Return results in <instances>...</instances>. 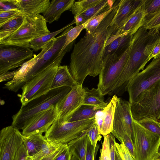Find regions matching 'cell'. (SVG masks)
<instances>
[{
    "label": "cell",
    "instance_id": "obj_23",
    "mask_svg": "<svg viewBox=\"0 0 160 160\" xmlns=\"http://www.w3.org/2000/svg\"><path fill=\"white\" fill-rule=\"evenodd\" d=\"M88 129L68 143L71 155L70 160H85Z\"/></svg>",
    "mask_w": 160,
    "mask_h": 160
},
{
    "label": "cell",
    "instance_id": "obj_21",
    "mask_svg": "<svg viewBox=\"0 0 160 160\" xmlns=\"http://www.w3.org/2000/svg\"><path fill=\"white\" fill-rule=\"evenodd\" d=\"M19 10L24 15L44 13L49 7V0H17Z\"/></svg>",
    "mask_w": 160,
    "mask_h": 160
},
{
    "label": "cell",
    "instance_id": "obj_53",
    "mask_svg": "<svg viewBox=\"0 0 160 160\" xmlns=\"http://www.w3.org/2000/svg\"><path fill=\"white\" fill-rule=\"evenodd\" d=\"M155 160H160V153H159Z\"/></svg>",
    "mask_w": 160,
    "mask_h": 160
},
{
    "label": "cell",
    "instance_id": "obj_36",
    "mask_svg": "<svg viewBox=\"0 0 160 160\" xmlns=\"http://www.w3.org/2000/svg\"><path fill=\"white\" fill-rule=\"evenodd\" d=\"M62 144H54L47 140L41 150L36 154L30 157L31 160H41L54 151Z\"/></svg>",
    "mask_w": 160,
    "mask_h": 160
},
{
    "label": "cell",
    "instance_id": "obj_33",
    "mask_svg": "<svg viewBox=\"0 0 160 160\" xmlns=\"http://www.w3.org/2000/svg\"><path fill=\"white\" fill-rule=\"evenodd\" d=\"M151 34L160 33V9L154 12L146 15L142 26Z\"/></svg>",
    "mask_w": 160,
    "mask_h": 160
},
{
    "label": "cell",
    "instance_id": "obj_7",
    "mask_svg": "<svg viewBox=\"0 0 160 160\" xmlns=\"http://www.w3.org/2000/svg\"><path fill=\"white\" fill-rule=\"evenodd\" d=\"M129 50L130 46L119 56L113 54L103 58L97 88L102 95L109 94L113 89L128 60Z\"/></svg>",
    "mask_w": 160,
    "mask_h": 160
},
{
    "label": "cell",
    "instance_id": "obj_27",
    "mask_svg": "<svg viewBox=\"0 0 160 160\" xmlns=\"http://www.w3.org/2000/svg\"><path fill=\"white\" fill-rule=\"evenodd\" d=\"M83 88L84 95L82 104L92 106L102 109L107 106L108 103L105 102L104 96L97 88L89 89L84 87Z\"/></svg>",
    "mask_w": 160,
    "mask_h": 160
},
{
    "label": "cell",
    "instance_id": "obj_17",
    "mask_svg": "<svg viewBox=\"0 0 160 160\" xmlns=\"http://www.w3.org/2000/svg\"><path fill=\"white\" fill-rule=\"evenodd\" d=\"M145 16L144 0H142L140 5L127 22L109 38L107 42V45H109L119 37L129 34L133 35L142 26Z\"/></svg>",
    "mask_w": 160,
    "mask_h": 160
},
{
    "label": "cell",
    "instance_id": "obj_12",
    "mask_svg": "<svg viewBox=\"0 0 160 160\" xmlns=\"http://www.w3.org/2000/svg\"><path fill=\"white\" fill-rule=\"evenodd\" d=\"M72 28V26H70L59 36L51 40L50 45L48 49L24 80L21 87L27 82L44 70L58 59L60 56H58L59 53L64 46L68 32Z\"/></svg>",
    "mask_w": 160,
    "mask_h": 160
},
{
    "label": "cell",
    "instance_id": "obj_22",
    "mask_svg": "<svg viewBox=\"0 0 160 160\" xmlns=\"http://www.w3.org/2000/svg\"><path fill=\"white\" fill-rule=\"evenodd\" d=\"M78 84L71 74L67 65H60L54 76L51 89L62 87L72 88Z\"/></svg>",
    "mask_w": 160,
    "mask_h": 160
},
{
    "label": "cell",
    "instance_id": "obj_41",
    "mask_svg": "<svg viewBox=\"0 0 160 160\" xmlns=\"http://www.w3.org/2000/svg\"><path fill=\"white\" fill-rule=\"evenodd\" d=\"M22 15L23 14L19 10L0 12V26Z\"/></svg>",
    "mask_w": 160,
    "mask_h": 160
},
{
    "label": "cell",
    "instance_id": "obj_6",
    "mask_svg": "<svg viewBox=\"0 0 160 160\" xmlns=\"http://www.w3.org/2000/svg\"><path fill=\"white\" fill-rule=\"evenodd\" d=\"M133 118H151L160 122V79L143 91L131 104Z\"/></svg>",
    "mask_w": 160,
    "mask_h": 160
},
{
    "label": "cell",
    "instance_id": "obj_14",
    "mask_svg": "<svg viewBox=\"0 0 160 160\" xmlns=\"http://www.w3.org/2000/svg\"><path fill=\"white\" fill-rule=\"evenodd\" d=\"M22 135L19 130L11 125L0 132V160H13L22 143Z\"/></svg>",
    "mask_w": 160,
    "mask_h": 160
},
{
    "label": "cell",
    "instance_id": "obj_40",
    "mask_svg": "<svg viewBox=\"0 0 160 160\" xmlns=\"http://www.w3.org/2000/svg\"><path fill=\"white\" fill-rule=\"evenodd\" d=\"M103 136V141L102 143V148L100 149L99 160H111L109 134Z\"/></svg>",
    "mask_w": 160,
    "mask_h": 160
},
{
    "label": "cell",
    "instance_id": "obj_26",
    "mask_svg": "<svg viewBox=\"0 0 160 160\" xmlns=\"http://www.w3.org/2000/svg\"><path fill=\"white\" fill-rule=\"evenodd\" d=\"M133 36V35L129 34L119 37L113 41L105 47L103 58L113 54L118 56L121 55L130 46Z\"/></svg>",
    "mask_w": 160,
    "mask_h": 160
},
{
    "label": "cell",
    "instance_id": "obj_45",
    "mask_svg": "<svg viewBox=\"0 0 160 160\" xmlns=\"http://www.w3.org/2000/svg\"><path fill=\"white\" fill-rule=\"evenodd\" d=\"M99 145L97 144L95 148L91 144L88 136L85 160H96Z\"/></svg>",
    "mask_w": 160,
    "mask_h": 160
},
{
    "label": "cell",
    "instance_id": "obj_8",
    "mask_svg": "<svg viewBox=\"0 0 160 160\" xmlns=\"http://www.w3.org/2000/svg\"><path fill=\"white\" fill-rule=\"evenodd\" d=\"M134 160H155L159 153L160 136L149 131L133 119Z\"/></svg>",
    "mask_w": 160,
    "mask_h": 160
},
{
    "label": "cell",
    "instance_id": "obj_24",
    "mask_svg": "<svg viewBox=\"0 0 160 160\" xmlns=\"http://www.w3.org/2000/svg\"><path fill=\"white\" fill-rule=\"evenodd\" d=\"M118 97L114 95L107 106L102 111V124L100 132L101 135H107L111 132Z\"/></svg>",
    "mask_w": 160,
    "mask_h": 160
},
{
    "label": "cell",
    "instance_id": "obj_38",
    "mask_svg": "<svg viewBox=\"0 0 160 160\" xmlns=\"http://www.w3.org/2000/svg\"><path fill=\"white\" fill-rule=\"evenodd\" d=\"M145 128L160 136V122L151 118H144L138 121Z\"/></svg>",
    "mask_w": 160,
    "mask_h": 160
},
{
    "label": "cell",
    "instance_id": "obj_4",
    "mask_svg": "<svg viewBox=\"0 0 160 160\" xmlns=\"http://www.w3.org/2000/svg\"><path fill=\"white\" fill-rule=\"evenodd\" d=\"M72 47V45H69L54 63L27 82L22 87V93L20 98L21 106L45 94L51 89L57 70L64 56Z\"/></svg>",
    "mask_w": 160,
    "mask_h": 160
},
{
    "label": "cell",
    "instance_id": "obj_42",
    "mask_svg": "<svg viewBox=\"0 0 160 160\" xmlns=\"http://www.w3.org/2000/svg\"><path fill=\"white\" fill-rule=\"evenodd\" d=\"M119 144L115 142L116 148L122 160H134L129 150L122 142Z\"/></svg>",
    "mask_w": 160,
    "mask_h": 160
},
{
    "label": "cell",
    "instance_id": "obj_31",
    "mask_svg": "<svg viewBox=\"0 0 160 160\" xmlns=\"http://www.w3.org/2000/svg\"><path fill=\"white\" fill-rule=\"evenodd\" d=\"M74 23H75V21L74 19L70 23L60 29L43 35L32 41L28 47L35 51H38L41 49L43 46L51 40L55 38L56 35L63 31Z\"/></svg>",
    "mask_w": 160,
    "mask_h": 160
},
{
    "label": "cell",
    "instance_id": "obj_2",
    "mask_svg": "<svg viewBox=\"0 0 160 160\" xmlns=\"http://www.w3.org/2000/svg\"><path fill=\"white\" fill-rule=\"evenodd\" d=\"M160 37V33L151 34L143 26L133 35L128 60L114 88L109 94L120 95L127 90L129 82L149 62L148 58L153 44Z\"/></svg>",
    "mask_w": 160,
    "mask_h": 160
},
{
    "label": "cell",
    "instance_id": "obj_20",
    "mask_svg": "<svg viewBox=\"0 0 160 160\" xmlns=\"http://www.w3.org/2000/svg\"><path fill=\"white\" fill-rule=\"evenodd\" d=\"M111 133L121 142H123L134 158V149L132 139L128 135L124 124L116 110Z\"/></svg>",
    "mask_w": 160,
    "mask_h": 160
},
{
    "label": "cell",
    "instance_id": "obj_43",
    "mask_svg": "<svg viewBox=\"0 0 160 160\" xmlns=\"http://www.w3.org/2000/svg\"><path fill=\"white\" fill-rule=\"evenodd\" d=\"M14 10H19L17 0H0V12Z\"/></svg>",
    "mask_w": 160,
    "mask_h": 160
},
{
    "label": "cell",
    "instance_id": "obj_5",
    "mask_svg": "<svg viewBox=\"0 0 160 160\" xmlns=\"http://www.w3.org/2000/svg\"><path fill=\"white\" fill-rule=\"evenodd\" d=\"M47 23L40 14L25 15L19 28L10 37L0 42V44L28 47L32 41L50 32Z\"/></svg>",
    "mask_w": 160,
    "mask_h": 160
},
{
    "label": "cell",
    "instance_id": "obj_18",
    "mask_svg": "<svg viewBox=\"0 0 160 160\" xmlns=\"http://www.w3.org/2000/svg\"><path fill=\"white\" fill-rule=\"evenodd\" d=\"M141 1L142 0H120L111 25H114L118 29L121 28L132 17Z\"/></svg>",
    "mask_w": 160,
    "mask_h": 160
},
{
    "label": "cell",
    "instance_id": "obj_10",
    "mask_svg": "<svg viewBox=\"0 0 160 160\" xmlns=\"http://www.w3.org/2000/svg\"><path fill=\"white\" fill-rule=\"evenodd\" d=\"M160 79V57L152 61L146 68L135 76L127 87L129 102L131 104L144 90Z\"/></svg>",
    "mask_w": 160,
    "mask_h": 160
},
{
    "label": "cell",
    "instance_id": "obj_50",
    "mask_svg": "<svg viewBox=\"0 0 160 160\" xmlns=\"http://www.w3.org/2000/svg\"><path fill=\"white\" fill-rule=\"evenodd\" d=\"M18 70V69L13 71H8L0 75V82L12 79Z\"/></svg>",
    "mask_w": 160,
    "mask_h": 160
},
{
    "label": "cell",
    "instance_id": "obj_11",
    "mask_svg": "<svg viewBox=\"0 0 160 160\" xmlns=\"http://www.w3.org/2000/svg\"><path fill=\"white\" fill-rule=\"evenodd\" d=\"M34 56L28 47L0 44V75L21 67Z\"/></svg>",
    "mask_w": 160,
    "mask_h": 160
},
{
    "label": "cell",
    "instance_id": "obj_54",
    "mask_svg": "<svg viewBox=\"0 0 160 160\" xmlns=\"http://www.w3.org/2000/svg\"><path fill=\"white\" fill-rule=\"evenodd\" d=\"M159 153H160V147L159 148Z\"/></svg>",
    "mask_w": 160,
    "mask_h": 160
},
{
    "label": "cell",
    "instance_id": "obj_28",
    "mask_svg": "<svg viewBox=\"0 0 160 160\" xmlns=\"http://www.w3.org/2000/svg\"><path fill=\"white\" fill-rule=\"evenodd\" d=\"M46 141L44 136L41 134L28 136L23 135L22 137L23 142L30 157H32L37 153Z\"/></svg>",
    "mask_w": 160,
    "mask_h": 160
},
{
    "label": "cell",
    "instance_id": "obj_48",
    "mask_svg": "<svg viewBox=\"0 0 160 160\" xmlns=\"http://www.w3.org/2000/svg\"><path fill=\"white\" fill-rule=\"evenodd\" d=\"M71 155L68 143L61 152L53 160H70Z\"/></svg>",
    "mask_w": 160,
    "mask_h": 160
},
{
    "label": "cell",
    "instance_id": "obj_35",
    "mask_svg": "<svg viewBox=\"0 0 160 160\" xmlns=\"http://www.w3.org/2000/svg\"><path fill=\"white\" fill-rule=\"evenodd\" d=\"M115 2L113 7L111 9L100 14L84 24L86 33L91 34L96 29L103 20L112 10L114 7Z\"/></svg>",
    "mask_w": 160,
    "mask_h": 160
},
{
    "label": "cell",
    "instance_id": "obj_25",
    "mask_svg": "<svg viewBox=\"0 0 160 160\" xmlns=\"http://www.w3.org/2000/svg\"><path fill=\"white\" fill-rule=\"evenodd\" d=\"M131 107V104L129 101L118 98L115 110L122 120L128 135L132 140L133 118L132 115Z\"/></svg>",
    "mask_w": 160,
    "mask_h": 160
},
{
    "label": "cell",
    "instance_id": "obj_30",
    "mask_svg": "<svg viewBox=\"0 0 160 160\" xmlns=\"http://www.w3.org/2000/svg\"><path fill=\"white\" fill-rule=\"evenodd\" d=\"M116 0H102L101 1L81 14L83 18V24L100 14L113 7Z\"/></svg>",
    "mask_w": 160,
    "mask_h": 160
},
{
    "label": "cell",
    "instance_id": "obj_39",
    "mask_svg": "<svg viewBox=\"0 0 160 160\" xmlns=\"http://www.w3.org/2000/svg\"><path fill=\"white\" fill-rule=\"evenodd\" d=\"M87 135L91 144L95 148L98 142L100 141L102 138L95 119L92 125L88 129Z\"/></svg>",
    "mask_w": 160,
    "mask_h": 160
},
{
    "label": "cell",
    "instance_id": "obj_1",
    "mask_svg": "<svg viewBox=\"0 0 160 160\" xmlns=\"http://www.w3.org/2000/svg\"><path fill=\"white\" fill-rule=\"evenodd\" d=\"M116 1L112 10L91 34L86 33L76 44L70 56L69 69L74 79L82 85L88 75H98L102 68L107 41L118 29L111 23L119 5Z\"/></svg>",
    "mask_w": 160,
    "mask_h": 160
},
{
    "label": "cell",
    "instance_id": "obj_13",
    "mask_svg": "<svg viewBox=\"0 0 160 160\" xmlns=\"http://www.w3.org/2000/svg\"><path fill=\"white\" fill-rule=\"evenodd\" d=\"M84 91L82 85L71 88L68 93L56 105V119L60 123L67 119L83 104Z\"/></svg>",
    "mask_w": 160,
    "mask_h": 160
},
{
    "label": "cell",
    "instance_id": "obj_52",
    "mask_svg": "<svg viewBox=\"0 0 160 160\" xmlns=\"http://www.w3.org/2000/svg\"><path fill=\"white\" fill-rule=\"evenodd\" d=\"M115 160H122L116 148L115 152Z\"/></svg>",
    "mask_w": 160,
    "mask_h": 160
},
{
    "label": "cell",
    "instance_id": "obj_19",
    "mask_svg": "<svg viewBox=\"0 0 160 160\" xmlns=\"http://www.w3.org/2000/svg\"><path fill=\"white\" fill-rule=\"evenodd\" d=\"M74 0H52L42 15L47 22L51 23L57 21L65 11L69 10Z\"/></svg>",
    "mask_w": 160,
    "mask_h": 160
},
{
    "label": "cell",
    "instance_id": "obj_3",
    "mask_svg": "<svg viewBox=\"0 0 160 160\" xmlns=\"http://www.w3.org/2000/svg\"><path fill=\"white\" fill-rule=\"evenodd\" d=\"M71 88L62 87L51 89L45 94L21 106L18 112L12 117L11 125L22 130L26 122L36 114L52 107H55L70 91Z\"/></svg>",
    "mask_w": 160,
    "mask_h": 160
},
{
    "label": "cell",
    "instance_id": "obj_51",
    "mask_svg": "<svg viewBox=\"0 0 160 160\" xmlns=\"http://www.w3.org/2000/svg\"><path fill=\"white\" fill-rule=\"evenodd\" d=\"M74 18L76 26L83 24V18L81 15L74 16Z\"/></svg>",
    "mask_w": 160,
    "mask_h": 160
},
{
    "label": "cell",
    "instance_id": "obj_9",
    "mask_svg": "<svg viewBox=\"0 0 160 160\" xmlns=\"http://www.w3.org/2000/svg\"><path fill=\"white\" fill-rule=\"evenodd\" d=\"M95 118L63 123L59 122L56 119L44 136L47 141L52 143H68L89 128L94 122Z\"/></svg>",
    "mask_w": 160,
    "mask_h": 160
},
{
    "label": "cell",
    "instance_id": "obj_29",
    "mask_svg": "<svg viewBox=\"0 0 160 160\" xmlns=\"http://www.w3.org/2000/svg\"><path fill=\"white\" fill-rule=\"evenodd\" d=\"M103 110L92 106L82 104L65 122L76 121L95 118L97 114Z\"/></svg>",
    "mask_w": 160,
    "mask_h": 160
},
{
    "label": "cell",
    "instance_id": "obj_34",
    "mask_svg": "<svg viewBox=\"0 0 160 160\" xmlns=\"http://www.w3.org/2000/svg\"><path fill=\"white\" fill-rule=\"evenodd\" d=\"M101 0H82L75 1L69 10L74 16L79 15L100 2Z\"/></svg>",
    "mask_w": 160,
    "mask_h": 160
},
{
    "label": "cell",
    "instance_id": "obj_49",
    "mask_svg": "<svg viewBox=\"0 0 160 160\" xmlns=\"http://www.w3.org/2000/svg\"><path fill=\"white\" fill-rule=\"evenodd\" d=\"M66 144H62L57 149L41 160H53L63 150Z\"/></svg>",
    "mask_w": 160,
    "mask_h": 160
},
{
    "label": "cell",
    "instance_id": "obj_16",
    "mask_svg": "<svg viewBox=\"0 0 160 160\" xmlns=\"http://www.w3.org/2000/svg\"><path fill=\"white\" fill-rule=\"evenodd\" d=\"M51 44L50 41L44 46L41 51L37 55L24 63L15 73L12 79L8 82L3 87L10 91L16 92L21 88L22 83L26 77L32 71L39 59L47 51Z\"/></svg>",
    "mask_w": 160,
    "mask_h": 160
},
{
    "label": "cell",
    "instance_id": "obj_37",
    "mask_svg": "<svg viewBox=\"0 0 160 160\" xmlns=\"http://www.w3.org/2000/svg\"><path fill=\"white\" fill-rule=\"evenodd\" d=\"M84 28V24L76 26L68 32L63 47L59 53L60 56L66 48L79 36L83 29Z\"/></svg>",
    "mask_w": 160,
    "mask_h": 160
},
{
    "label": "cell",
    "instance_id": "obj_44",
    "mask_svg": "<svg viewBox=\"0 0 160 160\" xmlns=\"http://www.w3.org/2000/svg\"><path fill=\"white\" fill-rule=\"evenodd\" d=\"M146 15L154 12L160 9V0H144Z\"/></svg>",
    "mask_w": 160,
    "mask_h": 160
},
{
    "label": "cell",
    "instance_id": "obj_32",
    "mask_svg": "<svg viewBox=\"0 0 160 160\" xmlns=\"http://www.w3.org/2000/svg\"><path fill=\"white\" fill-rule=\"evenodd\" d=\"M24 17L23 15H20L0 26V42L10 37L19 28Z\"/></svg>",
    "mask_w": 160,
    "mask_h": 160
},
{
    "label": "cell",
    "instance_id": "obj_15",
    "mask_svg": "<svg viewBox=\"0 0 160 160\" xmlns=\"http://www.w3.org/2000/svg\"><path fill=\"white\" fill-rule=\"evenodd\" d=\"M57 117L55 107H52L36 114L25 124L22 130V135L28 136L46 132Z\"/></svg>",
    "mask_w": 160,
    "mask_h": 160
},
{
    "label": "cell",
    "instance_id": "obj_47",
    "mask_svg": "<svg viewBox=\"0 0 160 160\" xmlns=\"http://www.w3.org/2000/svg\"><path fill=\"white\" fill-rule=\"evenodd\" d=\"M160 57V37L153 43L148 58L149 61L152 58L156 59Z\"/></svg>",
    "mask_w": 160,
    "mask_h": 160
},
{
    "label": "cell",
    "instance_id": "obj_46",
    "mask_svg": "<svg viewBox=\"0 0 160 160\" xmlns=\"http://www.w3.org/2000/svg\"><path fill=\"white\" fill-rule=\"evenodd\" d=\"M13 160H31V157L23 142L17 151Z\"/></svg>",
    "mask_w": 160,
    "mask_h": 160
}]
</instances>
